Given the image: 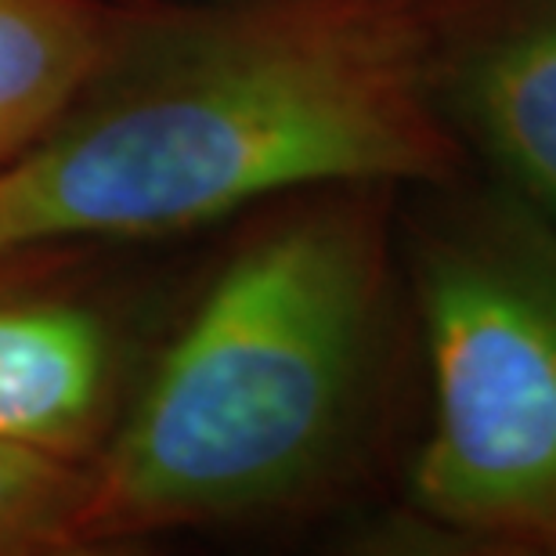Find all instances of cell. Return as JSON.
<instances>
[{
    "label": "cell",
    "instance_id": "cell-1",
    "mask_svg": "<svg viewBox=\"0 0 556 556\" xmlns=\"http://www.w3.org/2000/svg\"><path fill=\"white\" fill-rule=\"evenodd\" d=\"M438 0H127L70 109L0 166V257L174 236L332 185H444Z\"/></svg>",
    "mask_w": 556,
    "mask_h": 556
},
{
    "label": "cell",
    "instance_id": "cell-2",
    "mask_svg": "<svg viewBox=\"0 0 556 556\" xmlns=\"http://www.w3.org/2000/svg\"><path fill=\"white\" fill-rule=\"evenodd\" d=\"M387 192L275 199L236 242L91 463L87 549L268 514L326 477L380 343Z\"/></svg>",
    "mask_w": 556,
    "mask_h": 556
},
{
    "label": "cell",
    "instance_id": "cell-3",
    "mask_svg": "<svg viewBox=\"0 0 556 556\" xmlns=\"http://www.w3.org/2000/svg\"><path fill=\"white\" fill-rule=\"evenodd\" d=\"M416 293L430 362L416 514L466 546L556 556V242L520 225L438 231Z\"/></svg>",
    "mask_w": 556,
    "mask_h": 556
},
{
    "label": "cell",
    "instance_id": "cell-4",
    "mask_svg": "<svg viewBox=\"0 0 556 556\" xmlns=\"http://www.w3.org/2000/svg\"><path fill=\"white\" fill-rule=\"evenodd\" d=\"M80 253L0 257V441L94 463L127 405L124 343L65 282Z\"/></svg>",
    "mask_w": 556,
    "mask_h": 556
},
{
    "label": "cell",
    "instance_id": "cell-5",
    "mask_svg": "<svg viewBox=\"0 0 556 556\" xmlns=\"http://www.w3.org/2000/svg\"><path fill=\"white\" fill-rule=\"evenodd\" d=\"M444 105L459 138L556 220V0H520L470 33L455 22Z\"/></svg>",
    "mask_w": 556,
    "mask_h": 556
},
{
    "label": "cell",
    "instance_id": "cell-6",
    "mask_svg": "<svg viewBox=\"0 0 556 556\" xmlns=\"http://www.w3.org/2000/svg\"><path fill=\"white\" fill-rule=\"evenodd\" d=\"M127 0H0V166L59 119L105 51Z\"/></svg>",
    "mask_w": 556,
    "mask_h": 556
},
{
    "label": "cell",
    "instance_id": "cell-7",
    "mask_svg": "<svg viewBox=\"0 0 556 556\" xmlns=\"http://www.w3.org/2000/svg\"><path fill=\"white\" fill-rule=\"evenodd\" d=\"M91 463L0 441V556L84 553Z\"/></svg>",
    "mask_w": 556,
    "mask_h": 556
}]
</instances>
